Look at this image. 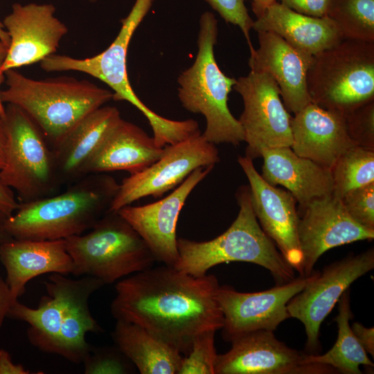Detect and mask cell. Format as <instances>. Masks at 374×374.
<instances>
[{
  "label": "cell",
  "instance_id": "cell-1",
  "mask_svg": "<svg viewBox=\"0 0 374 374\" xmlns=\"http://www.w3.org/2000/svg\"><path fill=\"white\" fill-rule=\"evenodd\" d=\"M219 286L214 275L195 276L166 265L152 267L116 283L111 313L186 355L198 335L223 326Z\"/></svg>",
  "mask_w": 374,
  "mask_h": 374
},
{
  "label": "cell",
  "instance_id": "cell-2",
  "mask_svg": "<svg viewBox=\"0 0 374 374\" xmlns=\"http://www.w3.org/2000/svg\"><path fill=\"white\" fill-rule=\"evenodd\" d=\"M44 285L46 294L41 298L37 308H30L17 300L7 317L29 325L28 341L39 350L73 363H82L92 348L86 341V335L103 332L90 312L89 301L105 284L89 276L72 279L52 273Z\"/></svg>",
  "mask_w": 374,
  "mask_h": 374
},
{
  "label": "cell",
  "instance_id": "cell-3",
  "mask_svg": "<svg viewBox=\"0 0 374 374\" xmlns=\"http://www.w3.org/2000/svg\"><path fill=\"white\" fill-rule=\"evenodd\" d=\"M119 188L105 173L89 174L61 193L20 203L5 227L17 240L66 239L90 230L109 211Z\"/></svg>",
  "mask_w": 374,
  "mask_h": 374
},
{
  "label": "cell",
  "instance_id": "cell-4",
  "mask_svg": "<svg viewBox=\"0 0 374 374\" xmlns=\"http://www.w3.org/2000/svg\"><path fill=\"white\" fill-rule=\"evenodd\" d=\"M2 102L21 108L39 127L52 148L87 114L112 100L113 92L87 80L61 76L29 78L15 69L5 72Z\"/></svg>",
  "mask_w": 374,
  "mask_h": 374
},
{
  "label": "cell",
  "instance_id": "cell-5",
  "mask_svg": "<svg viewBox=\"0 0 374 374\" xmlns=\"http://www.w3.org/2000/svg\"><path fill=\"white\" fill-rule=\"evenodd\" d=\"M240 209L229 229L208 241L177 238L176 269L195 276L206 274L217 265L246 262L267 269L280 285L295 278V270L261 229L253 213L248 186L236 193Z\"/></svg>",
  "mask_w": 374,
  "mask_h": 374
},
{
  "label": "cell",
  "instance_id": "cell-6",
  "mask_svg": "<svg viewBox=\"0 0 374 374\" xmlns=\"http://www.w3.org/2000/svg\"><path fill=\"white\" fill-rule=\"evenodd\" d=\"M152 0H136L115 39L100 53L84 59L53 54L40 61L47 72L75 71L89 74L107 84L116 101L125 100L146 117L156 144L163 148L189 138L194 132L192 120L174 121L164 118L148 107L134 93L127 72V54L134 33L149 12Z\"/></svg>",
  "mask_w": 374,
  "mask_h": 374
},
{
  "label": "cell",
  "instance_id": "cell-7",
  "mask_svg": "<svg viewBox=\"0 0 374 374\" xmlns=\"http://www.w3.org/2000/svg\"><path fill=\"white\" fill-rule=\"evenodd\" d=\"M217 33L214 15L204 12L199 19L195 60L177 79L178 98L186 110L205 117L202 136L206 141L215 145H239L244 141V131L228 107L229 94L236 79L226 75L217 65L214 55Z\"/></svg>",
  "mask_w": 374,
  "mask_h": 374
},
{
  "label": "cell",
  "instance_id": "cell-8",
  "mask_svg": "<svg viewBox=\"0 0 374 374\" xmlns=\"http://www.w3.org/2000/svg\"><path fill=\"white\" fill-rule=\"evenodd\" d=\"M307 87L312 103L343 114L374 100V41L342 39L312 56Z\"/></svg>",
  "mask_w": 374,
  "mask_h": 374
},
{
  "label": "cell",
  "instance_id": "cell-9",
  "mask_svg": "<svg viewBox=\"0 0 374 374\" xmlns=\"http://www.w3.org/2000/svg\"><path fill=\"white\" fill-rule=\"evenodd\" d=\"M75 276L112 284L152 267L157 261L137 232L118 212L108 211L86 234L65 239Z\"/></svg>",
  "mask_w": 374,
  "mask_h": 374
},
{
  "label": "cell",
  "instance_id": "cell-10",
  "mask_svg": "<svg viewBox=\"0 0 374 374\" xmlns=\"http://www.w3.org/2000/svg\"><path fill=\"white\" fill-rule=\"evenodd\" d=\"M5 110L7 143L0 179L17 192L19 203L57 193L62 184L44 134L19 107L8 104Z\"/></svg>",
  "mask_w": 374,
  "mask_h": 374
},
{
  "label": "cell",
  "instance_id": "cell-11",
  "mask_svg": "<svg viewBox=\"0 0 374 374\" xmlns=\"http://www.w3.org/2000/svg\"><path fill=\"white\" fill-rule=\"evenodd\" d=\"M219 161L215 144L206 141L201 133L167 145L158 160L123 180L109 211L117 212L147 196L161 197L179 186L195 169L215 166Z\"/></svg>",
  "mask_w": 374,
  "mask_h": 374
},
{
  "label": "cell",
  "instance_id": "cell-12",
  "mask_svg": "<svg viewBox=\"0 0 374 374\" xmlns=\"http://www.w3.org/2000/svg\"><path fill=\"white\" fill-rule=\"evenodd\" d=\"M233 89L244 104L238 121L247 144L245 156L253 160L265 149L291 147L292 117L274 80L266 73L250 71L236 80Z\"/></svg>",
  "mask_w": 374,
  "mask_h": 374
},
{
  "label": "cell",
  "instance_id": "cell-13",
  "mask_svg": "<svg viewBox=\"0 0 374 374\" xmlns=\"http://www.w3.org/2000/svg\"><path fill=\"white\" fill-rule=\"evenodd\" d=\"M373 268V248L347 256L326 266L288 302L287 308L290 318L299 320L304 326L307 336L305 348L309 354H317L321 325L342 294Z\"/></svg>",
  "mask_w": 374,
  "mask_h": 374
},
{
  "label": "cell",
  "instance_id": "cell-14",
  "mask_svg": "<svg viewBox=\"0 0 374 374\" xmlns=\"http://www.w3.org/2000/svg\"><path fill=\"white\" fill-rule=\"evenodd\" d=\"M299 276L286 283L256 292H240L229 285L219 286L217 300L224 323L223 339L227 341L247 333L265 330H275L290 318L287 305L319 273Z\"/></svg>",
  "mask_w": 374,
  "mask_h": 374
},
{
  "label": "cell",
  "instance_id": "cell-15",
  "mask_svg": "<svg viewBox=\"0 0 374 374\" xmlns=\"http://www.w3.org/2000/svg\"><path fill=\"white\" fill-rule=\"evenodd\" d=\"M225 353L217 355L215 374H327L337 373L319 364H306L304 353L278 340L273 331L243 335Z\"/></svg>",
  "mask_w": 374,
  "mask_h": 374
},
{
  "label": "cell",
  "instance_id": "cell-16",
  "mask_svg": "<svg viewBox=\"0 0 374 374\" xmlns=\"http://www.w3.org/2000/svg\"><path fill=\"white\" fill-rule=\"evenodd\" d=\"M297 234L303 256L302 276H309L326 251L359 240H371L374 230L355 222L334 194L314 199L301 208Z\"/></svg>",
  "mask_w": 374,
  "mask_h": 374
},
{
  "label": "cell",
  "instance_id": "cell-17",
  "mask_svg": "<svg viewBox=\"0 0 374 374\" xmlns=\"http://www.w3.org/2000/svg\"><path fill=\"white\" fill-rule=\"evenodd\" d=\"M213 167L195 169L163 199L143 206L127 205L117 211L145 241L157 261L170 266L178 261L176 229L179 213L192 190Z\"/></svg>",
  "mask_w": 374,
  "mask_h": 374
},
{
  "label": "cell",
  "instance_id": "cell-18",
  "mask_svg": "<svg viewBox=\"0 0 374 374\" xmlns=\"http://www.w3.org/2000/svg\"><path fill=\"white\" fill-rule=\"evenodd\" d=\"M238 162L248 179L252 208L261 229L285 260L302 276L296 199L288 190L268 184L258 172L251 159L239 156Z\"/></svg>",
  "mask_w": 374,
  "mask_h": 374
},
{
  "label": "cell",
  "instance_id": "cell-19",
  "mask_svg": "<svg viewBox=\"0 0 374 374\" xmlns=\"http://www.w3.org/2000/svg\"><path fill=\"white\" fill-rule=\"evenodd\" d=\"M51 3H15L3 24L10 37L7 53L1 66L9 69L33 64L55 54L68 28L55 16Z\"/></svg>",
  "mask_w": 374,
  "mask_h": 374
},
{
  "label": "cell",
  "instance_id": "cell-20",
  "mask_svg": "<svg viewBox=\"0 0 374 374\" xmlns=\"http://www.w3.org/2000/svg\"><path fill=\"white\" fill-rule=\"evenodd\" d=\"M258 48L249 49L250 71L269 75L278 87L285 107L296 114L311 103L307 73L312 56L271 32H258Z\"/></svg>",
  "mask_w": 374,
  "mask_h": 374
},
{
  "label": "cell",
  "instance_id": "cell-21",
  "mask_svg": "<svg viewBox=\"0 0 374 374\" xmlns=\"http://www.w3.org/2000/svg\"><path fill=\"white\" fill-rule=\"evenodd\" d=\"M291 127L294 152L330 170L355 146L347 134L344 114L312 102L294 114Z\"/></svg>",
  "mask_w": 374,
  "mask_h": 374
},
{
  "label": "cell",
  "instance_id": "cell-22",
  "mask_svg": "<svg viewBox=\"0 0 374 374\" xmlns=\"http://www.w3.org/2000/svg\"><path fill=\"white\" fill-rule=\"evenodd\" d=\"M0 261L6 269V283L16 299L24 294L27 283L35 277L47 273L66 276L74 271L65 239L12 238L0 247Z\"/></svg>",
  "mask_w": 374,
  "mask_h": 374
},
{
  "label": "cell",
  "instance_id": "cell-23",
  "mask_svg": "<svg viewBox=\"0 0 374 374\" xmlns=\"http://www.w3.org/2000/svg\"><path fill=\"white\" fill-rule=\"evenodd\" d=\"M262 177L270 185H280L292 193L301 208L314 199L333 194L331 170L295 154L291 147L265 149Z\"/></svg>",
  "mask_w": 374,
  "mask_h": 374
},
{
  "label": "cell",
  "instance_id": "cell-24",
  "mask_svg": "<svg viewBox=\"0 0 374 374\" xmlns=\"http://www.w3.org/2000/svg\"><path fill=\"white\" fill-rule=\"evenodd\" d=\"M163 150L143 130L121 118L87 162L84 176L119 170L134 174L158 160Z\"/></svg>",
  "mask_w": 374,
  "mask_h": 374
},
{
  "label": "cell",
  "instance_id": "cell-25",
  "mask_svg": "<svg viewBox=\"0 0 374 374\" xmlns=\"http://www.w3.org/2000/svg\"><path fill=\"white\" fill-rule=\"evenodd\" d=\"M121 118L116 107H100L82 118L53 148L62 186L84 177L87 162Z\"/></svg>",
  "mask_w": 374,
  "mask_h": 374
},
{
  "label": "cell",
  "instance_id": "cell-26",
  "mask_svg": "<svg viewBox=\"0 0 374 374\" xmlns=\"http://www.w3.org/2000/svg\"><path fill=\"white\" fill-rule=\"evenodd\" d=\"M252 28L271 32L296 49L314 56L343 38L328 17H314L298 13L276 1L253 21Z\"/></svg>",
  "mask_w": 374,
  "mask_h": 374
},
{
  "label": "cell",
  "instance_id": "cell-27",
  "mask_svg": "<svg viewBox=\"0 0 374 374\" xmlns=\"http://www.w3.org/2000/svg\"><path fill=\"white\" fill-rule=\"evenodd\" d=\"M116 346L141 374H178L184 356L137 324L116 320Z\"/></svg>",
  "mask_w": 374,
  "mask_h": 374
},
{
  "label": "cell",
  "instance_id": "cell-28",
  "mask_svg": "<svg viewBox=\"0 0 374 374\" xmlns=\"http://www.w3.org/2000/svg\"><path fill=\"white\" fill-rule=\"evenodd\" d=\"M350 289L346 290L338 301V314L335 318L338 333L332 348L323 355L309 354L306 364H319L334 368L337 373L362 374L359 366L373 367L366 352L354 335L349 321L353 318L350 310Z\"/></svg>",
  "mask_w": 374,
  "mask_h": 374
},
{
  "label": "cell",
  "instance_id": "cell-29",
  "mask_svg": "<svg viewBox=\"0 0 374 374\" xmlns=\"http://www.w3.org/2000/svg\"><path fill=\"white\" fill-rule=\"evenodd\" d=\"M327 17L343 39L374 41V0H330Z\"/></svg>",
  "mask_w": 374,
  "mask_h": 374
},
{
  "label": "cell",
  "instance_id": "cell-30",
  "mask_svg": "<svg viewBox=\"0 0 374 374\" xmlns=\"http://www.w3.org/2000/svg\"><path fill=\"white\" fill-rule=\"evenodd\" d=\"M331 172L333 194L339 198L351 189L374 182V150L353 146L337 159Z\"/></svg>",
  "mask_w": 374,
  "mask_h": 374
},
{
  "label": "cell",
  "instance_id": "cell-31",
  "mask_svg": "<svg viewBox=\"0 0 374 374\" xmlns=\"http://www.w3.org/2000/svg\"><path fill=\"white\" fill-rule=\"evenodd\" d=\"M215 332L207 330L195 338L190 351L183 357L178 374H215Z\"/></svg>",
  "mask_w": 374,
  "mask_h": 374
},
{
  "label": "cell",
  "instance_id": "cell-32",
  "mask_svg": "<svg viewBox=\"0 0 374 374\" xmlns=\"http://www.w3.org/2000/svg\"><path fill=\"white\" fill-rule=\"evenodd\" d=\"M347 134L356 146L374 150V100L344 114Z\"/></svg>",
  "mask_w": 374,
  "mask_h": 374
},
{
  "label": "cell",
  "instance_id": "cell-33",
  "mask_svg": "<svg viewBox=\"0 0 374 374\" xmlns=\"http://www.w3.org/2000/svg\"><path fill=\"white\" fill-rule=\"evenodd\" d=\"M82 363L85 374H126L135 367L116 346L92 347Z\"/></svg>",
  "mask_w": 374,
  "mask_h": 374
},
{
  "label": "cell",
  "instance_id": "cell-34",
  "mask_svg": "<svg viewBox=\"0 0 374 374\" xmlns=\"http://www.w3.org/2000/svg\"><path fill=\"white\" fill-rule=\"evenodd\" d=\"M341 200L355 222L374 230V182L347 191Z\"/></svg>",
  "mask_w": 374,
  "mask_h": 374
},
{
  "label": "cell",
  "instance_id": "cell-35",
  "mask_svg": "<svg viewBox=\"0 0 374 374\" xmlns=\"http://www.w3.org/2000/svg\"><path fill=\"white\" fill-rule=\"evenodd\" d=\"M229 24L240 28L247 39L249 49L253 48L250 39V30L253 20L248 13L244 0H204Z\"/></svg>",
  "mask_w": 374,
  "mask_h": 374
},
{
  "label": "cell",
  "instance_id": "cell-36",
  "mask_svg": "<svg viewBox=\"0 0 374 374\" xmlns=\"http://www.w3.org/2000/svg\"><path fill=\"white\" fill-rule=\"evenodd\" d=\"M288 8L314 17H327L330 0H276Z\"/></svg>",
  "mask_w": 374,
  "mask_h": 374
},
{
  "label": "cell",
  "instance_id": "cell-37",
  "mask_svg": "<svg viewBox=\"0 0 374 374\" xmlns=\"http://www.w3.org/2000/svg\"><path fill=\"white\" fill-rule=\"evenodd\" d=\"M359 343L366 353L374 357V328H367L359 322H353L350 326Z\"/></svg>",
  "mask_w": 374,
  "mask_h": 374
},
{
  "label": "cell",
  "instance_id": "cell-38",
  "mask_svg": "<svg viewBox=\"0 0 374 374\" xmlns=\"http://www.w3.org/2000/svg\"><path fill=\"white\" fill-rule=\"evenodd\" d=\"M19 204L12 188L0 179V211L9 217L18 209Z\"/></svg>",
  "mask_w": 374,
  "mask_h": 374
},
{
  "label": "cell",
  "instance_id": "cell-39",
  "mask_svg": "<svg viewBox=\"0 0 374 374\" xmlns=\"http://www.w3.org/2000/svg\"><path fill=\"white\" fill-rule=\"evenodd\" d=\"M20 364L12 362L10 353L5 349H0V374H30Z\"/></svg>",
  "mask_w": 374,
  "mask_h": 374
},
{
  "label": "cell",
  "instance_id": "cell-40",
  "mask_svg": "<svg viewBox=\"0 0 374 374\" xmlns=\"http://www.w3.org/2000/svg\"><path fill=\"white\" fill-rule=\"evenodd\" d=\"M17 300L12 295L6 280L0 276V328L11 305Z\"/></svg>",
  "mask_w": 374,
  "mask_h": 374
},
{
  "label": "cell",
  "instance_id": "cell-41",
  "mask_svg": "<svg viewBox=\"0 0 374 374\" xmlns=\"http://www.w3.org/2000/svg\"><path fill=\"white\" fill-rule=\"evenodd\" d=\"M7 143V132L5 116L0 112V169L5 163V153Z\"/></svg>",
  "mask_w": 374,
  "mask_h": 374
},
{
  "label": "cell",
  "instance_id": "cell-42",
  "mask_svg": "<svg viewBox=\"0 0 374 374\" xmlns=\"http://www.w3.org/2000/svg\"><path fill=\"white\" fill-rule=\"evenodd\" d=\"M251 8L256 18L261 16L265 10L276 0H251Z\"/></svg>",
  "mask_w": 374,
  "mask_h": 374
},
{
  "label": "cell",
  "instance_id": "cell-43",
  "mask_svg": "<svg viewBox=\"0 0 374 374\" xmlns=\"http://www.w3.org/2000/svg\"><path fill=\"white\" fill-rule=\"evenodd\" d=\"M7 217L8 216L0 211V247L4 243L12 239L5 227V222Z\"/></svg>",
  "mask_w": 374,
  "mask_h": 374
},
{
  "label": "cell",
  "instance_id": "cell-44",
  "mask_svg": "<svg viewBox=\"0 0 374 374\" xmlns=\"http://www.w3.org/2000/svg\"><path fill=\"white\" fill-rule=\"evenodd\" d=\"M5 57H0V86L1 84L5 81L6 77H5V73L1 70V66L3 62ZM1 89H0V112L5 116L6 115V110L5 107L3 106V103L1 100Z\"/></svg>",
  "mask_w": 374,
  "mask_h": 374
},
{
  "label": "cell",
  "instance_id": "cell-45",
  "mask_svg": "<svg viewBox=\"0 0 374 374\" xmlns=\"http://www.w3.org/2000/svg\"><path fill=\"white\" fill-rule=\"evenodd\" d=\"M0 40L8 47L10 43V37L4 28L3 23L0 21Z\"/></svg>",
  "mask_w": 374,
  "mask_h": 374
},
{
  "label": "cell",
  "instance_id": "cell-46",
  "mask_svg": "<svg viewBox=\"0 0 374 374\" xmlns=\"http://www.w3.org/2000/svg\"><path fill=\"white\" fill-rule=\"evenodd\" d=\"M8 47L0 40V57H5Z\"/></svg>",
  "mask_w": 374,
  "mask_h": 374
},
{
  "label": "cell",
  "instance_id": "cell-47",
  "mask_svg": "<svg viewBox=\"0 0 374 374\" xmlns=\"http://www.w3.org/2000/svg\"><path fill=\"white\" fill-rule=\"evenodd\" d=\"M87 1H89L90 2H96L97 0H87Z\"/></svg>",
  "mask_w": 374,
  "mask_h": 374
}]
</instances>
